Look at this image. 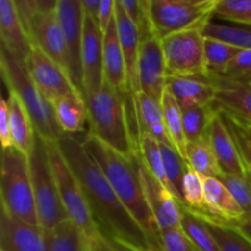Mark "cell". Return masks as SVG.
Masks as SVG:
<instances>
[{
    "mask_svg": "<svg viewBox=\"0 0 251 251\" xmlns=\"http://www.w3.org/2000/svg\"><path fill=\"white\" fill-rule=\"evenodd\" d=\"M58 145L82 186L100 234L120 251H151L146 233L123 205L82 141L75 135L63 134Z\"/></svg>",
    "mask_w": 251,
    "mask_h": 251,
    "instance_id": "obj_1",
    "label": "cell"
},
{
    "mask_svg": "<svg viewBox=\"0 0 251 251\" xmlns=\"http://www.w3.org/2000/svg\"><path fill=\"white\" fill-rule=\"evenodd\" d=\"M81 141L123 205L146 233L151 251H162L161 230L147 202L140 176V157L125 156L91 132H87Z\"/></svg>",
    "mask_w": 251,
    "mask_h": 251,
    "instance_id": "obj_2",
    "label": "cell"
},
{
    "mask_svg": "<svg viewBox=\"0 0 251 251\" xmlns=\"http://www.w3.org/2000/svg\"><path fill=\"white\" fill-rule=\"evenodd\" d=\"M126 95L104 80L97 92L86 97L88 132L125 156H139V140L129 119Z\"/></svg>",
    "mask_w": 251,
    "mask_h": 251,
    "instance_id": "obj_3",
    "label": "cell"
},
{
    "mask_svg": "<svg viewBox=\"0 0 251 251\" xmlns=\"http://www.w3.org/2000/svg\"><path fill=\"white\" fill-rule=\"evenodd\" d=\"M0 73L9 92L19 98L28 113L37 134L46 141H58L64 132L56 123L51 103L34 85L24 64L2 46H0Z\"/></svg>",
    "mask_w": 251,
    "mask_h": 251,
    "instance_id": "obj_4",
    "label": "cell"
},
{
    "mask_svg": "<svg viewBox=\"0 0 251 251\" xmlns=\"http://www.w3.org/2000/svg\"><path fill=\"white\" fill-rule=\"evenodd\" d=\"M0 199L1 210L12 217L41 226L32 189L28 156L14 146L2 150Z\"/></svg>",
    "mask_w": 251,
    "mask_h": 251,
    "instance_id": "obj_5",
    "label": "cell"
},
{
    "mask_svg": "<svg viewBox=\"0 0 251 251\" xmlns=\"http://www.w3.org/2000/svg\"><path fill=\"white\" fill-rule=\"evenodd\" d=\"M15 2L32 44L42 49L69 74L65 36L56 14V1L22 0Z\"/></svg>",
    "mask_w": 251,
    "mask_h": 251,
    "instance_id": "obj_6",
    "label": "cell"
},
{
    "mask_svg": "<svg viewBox=\"0 0 251 251\" xmlns=\"http://www.w3.org/2000/svg\"><path fill=\"white\" fill-rule=\"evenodd\" d=\"M28 162L39 225L46 229H53L59 223L69 220V217L56 188L49 159L48 144L37 132L28 154Z\"/></svg>",
    "mask_w": 251,
    "mask_h": 251,
    "instance_id": "obj_7",
    "label": "cell"
},
{
    "mask_svg": "<svg viewBox=\"0 0 251 251\" xmlns=\"http://www.w3.org/2000/svg\"><path fill=\"white\" fill-rule=\"evenodd\" d=\"M218 0H150V15L159 38L201 28L213 19Z\"/></svg>",
    "mask_w": 251,
    "mask_h": 251,
    "instance_id": "obj_8",
    "label": "cell"
},
{
    "mask_svg": "<svg viewBox=\"0 0 251 251\" xmlns=\"http://www.w3.org/2000/svg\"><path fill=\"white\" fill-rule=\"evenodd\" d=\"M47 144L56 188L69 220L78 226L88 239H93L100 235V232L92 217L82 186L64 157L58 141H47Z\"/></svg>",
    "mask_w": 251,
    "mask_h": 251,
    "instance_id": "obj_9",
    "label": "cell"
},
{
    "mask_svg": "<svg viewBox=\"0 0 251 251\" xmlns=\"http://www.w3.org/2000/svg\"><path fill=\"white\" fill-rule=\"evenodd\" d=\"M167 76L206 77L203 29L193 28L169 34L161 39Z\"/></svg>",
    "mask_w": 251,
    "mask_h": 251,
    "instance_id": "obj_10",
    "label": "cell"
},
{
    "mask_svg": "<svg viewBox=\"0 0 251 251\" xmlns=\"http://www.w3.org/2000/svg\"><path fill=\"white\" fill-rule=\"evenodd\" d=\"M25 68L34 85L50 103L65 96L81 95L68 71L34 44H32V50L25 63Z\"/></svg>",
    "mask_w": 251,
    "mask_h": 251,
    "instance_id": "obj_11",
    "label": "cell"
},
{
    "mask_svg": "<svg viewBox=\"0 0 251 251\" xmlns=\"http://www.w3.org/2000/svg\"><path fill=\"white\" fill-rule=\"evenodd\" d=\"M56 14L65 36L69 60V75L83 97L82 34L83 10L81 0H56Z\"/></svg>",
    "mask_w": 251,
    "mask_h": 251,
    "instance_id": "obj_12",
    "label": "cell"
},
{
    "mask_svg": "<svg viewBox=\"0 0 251 251\" xmlns=\"http://www.w3.org/2000/svg\"><path fill=\"white\" fill-rule=\"evenodd\" d=\"M140 176L144 185L145 195L151 208L153 217L158 225L161 234L172 228H178L181 225L183 208L178 199L169 189L159 183L142 164L140 159Z\"/></svg>",
    "mask_w": 251,
    "mask_h": 251,
    "instance_id": "obj_13",
    "label": "cell"
},
{
    "mask_svg": "<svg viewBox=\"0 0 251 251\" xmlns=\"http://www.w3.org/2000/svg\"><path fill=\"white\" fill-rule=\"evenodd\" d=\"M139 85L141 92L161 102L167 88V68L159 37L140 42Z\"/></svg>",
    "mask_w": 251,
    "mask_h": 251,
    "instance_id": "obj_14",
    "label": "cell"
},
{
    "mask_svg": "<svg viewBox=\"0 0 251 251\" xmlns=\"http://www.w3.org/2000/svg\"><path fill=\"white\" fill-rule=\"evenodd\" d=\"M0 251H50L48 229L24 222L1 210Z\"/></svg>",
    "mask_w": 251,
    "mask_h": 251,
    "instance_id": "obj_15",
    "label": "cell"
},
{
    "mask_svg": "<svg viewBox=\"0 0 251 251\" xmlns=\"http://www.w3.org/2000/svg\"><path fill=\"white\" fill-rule=\"evenodd\" d=\"M83 100L93 95L104 82L103 73V33L88 15L83 16L82 34Z\"/></svg>",
    "mask_w": 251,
    "mask_h": 251,
    "instance_id": "obj_16",
    "label": "cell"
},
{
    "mask_svg": "<svg viewBox=\"0 0 251 251\" xmlns=\"http://www.w3.org/2000/svg\"><path fill=\"white\" fill-rule=\"evenodd\" d=\"M207 137L222 173L235 176H245L249 173L238 152L234 139L226 126L217 108L207 127Z\"/></svg>",
    "mask_w": 251,
    "mask_h": 251,
    "instance_id": "obj_17",
    "label": "cell"
},
{
    "mask_svg": "<svg viewBox=\"0 0 251 251\" xmlns=\"http://www.w3.org/2000/svg\"><path fill=\"white\" fill-rule=\"evenodd\" d=\"M215 87V105L251 125V83L239 82L221 75H208Z\"/></svg>",
    "mask_w": 251,
    "mask_h": 251,
    "instance_id": "obj_18",
    "label": "cell"
},
{
    "mask_svg": "<svg viewBox=\"0 0 251 251\" xmlns=\"http://www.w3.org/2000/svg\"><path fill=\"white\" fill-rule=\"evenodd\" d=\"M205 186V211L190 212L205 216L218 223L234 226L245 217V213L234 196L225 184L216 178L203 179Z\"/></svg>",
    "mask_w": 251,
    "mask_h": 251,
    "instance_id": "obj_19",
    "label": "cell"
},
{
    "mask_svg": "<svg viewBox=\"0 0 251 251\" xmlns=\"http://www.w3.org/2000/svg\"><path fill=\"white\" fill-rule=\"evenodd\" d=\"M0 41L1 46L25 65L32 50V42L15 0H0Z\"/></svg>",
    "mask_w": 251,
    "mask_h": 251,
    "instance_id": "obj_20",
    "label": "cell"
},
{
    "mask_svg": "<svg viewBox=\"0 0 251 251\" xmlns=\"http://www.w3.org/2000/svg\"><path fill=\"white\" fill-rule=\"evenodd\" d=\"M115 25L118 37L124 55L126 66L127 83L131 95L136 96L140 92L139 85V54H140V34L136 26L125 14L119 0H115Z\"/></svg>",
    "mask_w": 251,
    "mask_h": 251,
    "instance_id": "obj_21",
    "label": "cell"
},
{
    "mask_svg": "<svg viewBox=\"0 0 251 251\" xmlns=\"http://www.w3.org/2000/svg\"><path fill=\"white\" fill-rule=\"evenodd\" d=\"M167 88L173 95L181 109L212 105L215 87L206 77H180L167 76Z\"/></svg>",
    "mask_w": 251,
    "mask_h": 251,
    "instance_id": "obj_22",
    "label": "cell"
},
{
    "mask_svg": "<svg viewBox=\"0 0 251 251\" xmlns=\"http://www.w3.org/2000/svg\"><path fill=\"white\" fill-rule=\"evenodd\" d=\"M103 73L104 80L115 90L124 95L130 93L126 66L118 37L115 17L109 28L103 34Z\"/></svg>",
    "mask_w": 251,
    "mask_h": 251,
    "instance_id": "obj_23",
    "label": "cell"
},
{
    "mask_svg": "<svg viewBox=\"0 0 251 251\" xmlns=\"http://www.w3.org/2000/svg\"><path fill=\"white\" fill-rule=\"evenodd\" d=\"M135 103H136L140 134L146 132V134L151 135L153 139H156L161 145L174 147L168 131H167L166 120H164L163 108H162L161 102L153 100L146 93L140 91L135 96Z\"/></svg>",
    "mask_w": 251,
    "mask_h": 251,
    "instance_id": "obj_24",
    "label": "cell"
},
{
    "mask_svg": "<svg viewBox=\"0 0 251 251\" xmlns=\"http://www.w3.org/2000/svg\"><path fill=\"white\" fill-rule=\"evenodd\" d=\"M55 120L64 134L82 132L88 123L86 102L81 95L65 96L51 102Z\"/></svg>",
    "mask_w": 251,
    "mask_h": 251,
    "instance_id": "obj_25",
    "label": "cell"
},
{
    "mask_svg": "<svg viewBox=\"0 0 251 251\" xmlns=\"http://www.w3.org/2000/svg\"><path fill=\"white\" fill-rule=\"evenodd\" d=\"M6 100L12 144H14V147L28 156L33 146L36 130H34L28 113L25 109L19 98L14 93L9 92V98Z\"/></svg>",
    "mask_w": 251,
    "mask_h": 251,
    "instance_id": "obj_26",
    "label": "cell"
},
{
    "mask_svg": "<svg viewBox=\"0 0 251 251\" xmlns=\"http://www.w3.org/2000/svg\"><path fill=\"white\" fill-rule=\"evenodd\" d=\"M50 251H91V242L82 229L71 220L48 229Z\"/></svg>",
    "mask_w": 251,
    "mask_h": 251,
    "instance_id": "obj_27",
    "label": "cell"
},
{
    "mask_svg": "<svg viewBox=\"0 0 251 251\" xmlns=\"http://www.w3.org/2000/svg\"><path fill=\"white\" fill-rule=\"evenodd\" d=\"M186 161H188V166L198 172L203 178L218 179L222 174L215 153L211 149L207 132L199 141L188 144Z\"/></svg>",
    "mask_w": 251,
    "mask_h": 251,
    "instance_id": "obj_28",
    "label": "cell"
},
{
    "mask_svg": "<svg viewBox=\"0 0 251 251\" xmlns=\"http://www.w3.org/2000/svg\"><path fill=\"white\" fill-rule=\"evenodd\" d=\"M162 108H163L164 120H166L167 131H168L171 141L176 151L179 152L184 161H186V150H188V142H186L185 134L183 127V118H181V108L179 107L178 102L173 97L168 88H166L161 100Z\"/></svg>",
    "mask_w": 251,
    "mask_h": 251,
    "instance_id": "obj_29",
    "label": "cell"
},
{
    "mask_svg": "<svg viewBox=\"0 0 251 251\" xmlns=\"http://www.w3.org/2000/svg\"><path fill=\"white\" fill-rule=\"evenodd\" d=\"M194 215L202 220V222L205 223L207 229L210 230L212 237L217 242L221 251H251V240L248 239L237 228L218 223L205 216L198 215V213H194Z\"/></svg>",
    "mask_w": 251,
    "mask_h": 251,
    "instance_id": "obj_30",
    "label": "cell"
},
{
    "mask_svg": "<svg viewBox=\"0 0 251 251\" xmlns=\"http://www.w3.org/2000/svg\"><path fill=\"white\" fill-rule=\"evenodd\" d=\"M240 49L221 39L205 37V58L208 75H223Z\"/></svg>",
    "mask_w": 251,
    "mask_h": 251,
    "instance_id": "obj_31",
    "label": "cell"
},
{
    "mask_svg": "<svg viewBox=\"0 0 251 251\" xmlns=\"http://www.w3.org/2000/svg\"><path fill=\"white\" fill-rule=\"evenodd\" d=\"M139 157L142 164L147 168V171L159 181L163 184L167 189L169 188V181L167 178L166 169H164L163 157H162L161 145L156 139L146 132L140 134L139 144Z\"/></svg>",
    "mask_w": 251,
    "mask_h": 251,
    "instance_id": "obj_32",
    "label": "cell"
},
{
    "mask_svg": "<svg viewBox=\"0 0 251 251\" xmlns=\"http://www.w3.org/2000/svg\"><path fill=\"white\" fill-rule=\"evenodd\" d=\"M215 110L213 104L181 109L184 134L188 144L199 141L205 136Z\"/></svg>",
    "mask_w": 251,
    "mask_h": 251,
    "instance_id": "obj_33",
    "label": "cell"
},
{
    "mask_svg": "<svg viewBox=\"0 0 251 251\" xmlns=\"http://www.w3.org/2000/svg\"><path fill=\"white\" fill-rule=\"evenodd\" d=\"M181 208H183V216H181L180 227L190 238L198 251H221L217 242L212 237L202 220L186 210L184 206H181Z\"/></svg>",
    "mask_w": 251,
    "mask_h": 251,
    "instance_id": "obj_34",
    "label": "cell"
},
{
    "mask_svg": "<svg viewBox=\"0 0 251 251\" xmlns=\"http://www.w3.org/2000/svg\"><path fill=\"white\" fill-rule=\"evenodd\" d=\"M161 151L172 194L178 199L181 205H184L183 195H181V184H183L184 174L188 169V163L184 161L183 157L174 147L161 145Z\"/></svg>",
    "mask_w": 251,
    "mask_h": 251,
    "instance_id": "obj_35",
    "label": "cell"
},
{
    "mask_svg": "<svg viewBox=\"0 0 251 251\" xmlns=\"http://www.w3.org/2000/svg\"><path fill=\"white\" fill-rule=\"evenodd\" d=\"M203 36L221 39L242 49H251V27L218 24L211 20L203 28Z\"/></svg>",
    "mask_w": 251,
    "mask_h": 251,
    "instance_id": "obj_36",
    "label": "cell"
},
{
    "mask_svg": "<svg viewBox=\"0 0 251 251\" xmlns=\"http://www.w3.org/2000/svg\"><path fill=\"white\" fill-rule=\"evenodd\" d=\"M203 176H200L191 167L188 166L181 184V195H183L184 207L193 212L205 211V186Z\"/></svg>",
    "mask_w": 251,
    "mask_h": 251,
    "instance_id": "obj_37",
    "label": "cell"
},
{
    "mask_svg": "<svg viewBox=\"0 0 251 251\" xmlns=\"http://www.w3.org/2000/svg\"><path fill=\"white\" fill-rule=\"evenodd\" d=\"M132 24L136 26L140 34V41L157 36L150 15V0H119Z\"/></svg>",
    "mask_w": 251,
    "mask_h": 251,
    "instance_id": "obj_38",
    "label": "cell"
},
{
    "mask_svg": "<svg viewBox=\"0 0 251 251\" xmlns=\"http://www.w3.org/2000/svg\"><path fill=\"white\" fill-rule=\"evenodd\" d=\"M220 110L221 117L225 122L226 126L228 127L229 132L234 139L235 146H237L238 152L244 162L245 167L249 172H251V135L250 132L245 129L244 125L242 124L239 119L225 110Z\"/></svg>",
    "mask_w": 251,
    "mask_h": 251,
    "instance_id": "obj_39",
    "label": "cell"
},
{
    "mask_svg": "<svg viewBox=\"0 0 251 251\" xmlns=\"http://www.w3.org/2000/svg\"><path fill=\"white\" fill-rule=\"evenodd\" d=\"M218 180L222 181L234 196L244 211L245 217H251V172L245 176L222 173Z\"/></svg>",
    "mask_w": 251,
    "mask_h": 251,
    "instance_id": "obj_40",
    "label": "cell"
},
{
    "mask_svg": "<svg viewBox=\"0 0 251 251\" xmlns=\"http://www.w3.org/2000/svg\"><path fill=\"white\" fill-rule=\"evenodd\" d=\"M213 17L251 27V0H218Z\"/></svg>",
    "mask_w": 251,
    "mask_h": 251,
    "instance_id": "obj_41",
    "label": "cell"
},
{
    "mask_svg": "<svg viewBox=\"0 0 251 251\" xmlns=\"http://www.w3.org/2000/svg\"><path fill=\"white\" fill-rule=\"evenodd\" d=\"M221 76L233 81L251 83V49H240Z\"/></svg>",
    "mask_w": 251,
    "mask_h": 251,
    "instance_id": "obj_42",
    "label": "cell"
},
{
    "mask_svg": "<svg viewBox=\"0 0 251 251\" xmlns=\"http://www.w3.org/2000/svg\"><path fill=\"white\" fill-rule=\"evenodd\" d=\"M162 251H198L183 228H172L161 234Z\"/></svg>",
    "mask_w": 251,
    "mask_h": 251,
    "instance_id": "obj_43",
    "label": "cell"
},
{
    "mask_svg": "<svg viewBox=\"0 0 251 251\" xmlns=\"http://www.w3.org/2000/svg\"><path fill=\"white\" fill-rule=\"evenodd\" d=\"M0 140H1L2 150L10 149L14 146L10 132L9 124V109H7V100H0Z\"/></svg>",
    "mask_w": 251,
    "mask_h": 251,
    "instance_id": "obj_44",
    "label": "cell"
},
{
    "mask_svg": "<svg viewBox=\"0 0 251 251\" xmlns=\"http://www.w3.org/2000/svg\"><path fill=\"white\" fill-rule=\"evenodd\" d=\"M115 17V0H102L100 1V15H98V27L104 34L109 28Z\"/></svg>",
    "mask_w": 251,
    "mask_h": 251,
    "instance_id": "obj_45",
    "label": "cell"
},
{
    "mask_svg": "<svg viewBox=\"0 0 251 251\" xmlns=\"http://www.w3.org/2000/svg\"><path fill=\"white\" fill-rule=\"evenodd\" d=\"M91 242V251H120L117 247L112 244L109 240L103 238L102 235H97L93 239H90Z\"/></svg>",
    "mask_w": 251,
    "mask_h": 251,
    "instance_id": "obj_46",
    "label": "cell"
},
{
    "mask_svg": "<svg viewBox=\"0 0 251 251\" xmlns=\"http://www.w3.org/2000/svg\"><path fill=\"white\" fill-rule=\"evenodd\" d=\"M100 1L102 0H81V5H82L83 14L88 15L92 17L96 22L98 21V15H100Z\"/></svg>",
    "mask_w": 251,
    "mask_h": 251,
    "instance_id": "obj_47",
    "label": "cell"
},
{
    "mask_svg": "<svg viewBox=\"0 0 251 251\" xmlns=\"http://www.w3.org/2000/svg\"><path fill=\"white\" fill-rule=\"evenodd\" d=\"M232 227L237 228L240 233L245 235L248 239L251 240V217H244L243 220H240L239 222L235 223Z\"/></svg>",
    "mask_w": 251,
    "mask_h": 251,
    "instance_id": "obj_48",
    "label": "cell"
},
{
    "mask_svg": "<svg viewBox=\"0 0 251 251\" xmlns=\"http://www.w3.org/2000/svg\"><path fill=\"white\" fill-rule=\"evenodd\" d=\"M240 120V119H239ZM240 122H242V120H240ZM242 124L243 125H244V126H245V129H247L248 130V131H249L250 132V135H251V125H249V124H247V123H244V122H242Z\"/></svg>",
    "mask_w": 251,
    "mask_h": 251,
    "instance_id": "obj_49",
    "label": "cell"
}]
</instances>
